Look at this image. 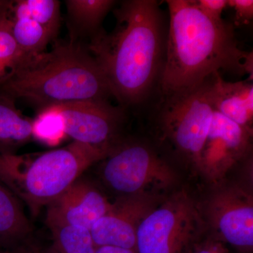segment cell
I'll return each instance as SVG.
<instances>
[{
	"mask_svg": "<svg viewBox=\"0 0 253 253\" xmlns=\"http://www.w3.org/2000/svg\"><path fill=\"white\" fill-rule=\"evenodd\" d=\"M169 27L159 78L165 97L192 90L219 71L253 78V51L239 47L234 26L203 14L194 0H167Z\"/></svg>",
	"mask_w": 253,
	"mask_h": 253,
	"instance_id": "1",
	"label": "cell"
},
{
	"mask_svg": "<svg viewBox=\"0 0 253 253\" xmlns=\"http://www.w3.org/2000/svg\"><path fill=\"white\" fill-rule=\"evenodd\" d=\"M116 27L100 31L87 48L123 108L139 104L159 81L166 40L155 0H128L114 11Z\"/></svg>",
	"mask_w": 253,
	"mask_h": 253,
	"instance_id": "2",
	"label": "cell"
},
{
	"mask_svg": "<svg viewBox=\"0 0 253 253\" xmlns=\"http://www.w3.org/2000/svg\"><path fill=\"white\" fill-rule=\"evenodd\" d=\"M0 90L40 110L112 96L104 73L87 46L80 42L59 43L20 64L0 83Z\"/></svg>",
	"mask_w": 253,
	"mask_h": 253,
	"instance_id": "3",
	"label": "cell"
},
{
	"mask_svg": "<svg viewBox=\"0 0 253 253\" xmlns=\"http://www.w3.org/2000/svg\"><path fill=\"white\" fill-rule=\"evenodd\" d=\"M114 146L73 141L38 156L0 154V183L24 201L33 215L48 206Z\"/></svg>",
	"mask_w": 253,
	"mask_h": 253,
	"instance_id": "4",
	"label": "cell"
},
{
	"mask_svg": "<svg viewBox=\"0 0 253 253\" xmlns=\"http://www.w3.org/2000/svg\"><path fill=\"white\" fill-rule=\"evenodd\" d=\"M202 216L194 199L178 191L156 206L141 221L136 253H189L203 229Z\"/></svg>",
	"mask_w": 253,
	"mask_h": 253,
	"instance_id": "5",
	"label": "cell"
},
{
	"mask_svg": "<svg viewBox=\"0 0 253 253\" xmlns=\"http://www.w3.org/2000/svg\"><path fill=\"white\" fill-rule=\"evenodd\" d=\"M101 176L106 185L120 198L156 194L176 180L172 168L154 150L139 143H117L104 159Z\"/></svg>",
	"mask_w": 253,
	"mask_h": 253,
	"instance_id": "6",
	"label": "cell"
},
{
	"mask_svg": "<svg viewBox=\"0 0 253 253\" xmlns=\"http://www.w3.org/2000/svg\"><path fill=\"white\" fill-rule=\"evenodd\" d=\"M212 77L192 90L166 97L160 115L166 138L196 167L214 111Z\"/></svg>",
	"mask_w": 253,
	"mask_h": 253,
	"instance_id": "7",
	"label": "cell"
},
{
	"mask_svg": "<svg viewBox=\"0 0 253 253\" xmlns=\"http://www.w3.org/2000/svg\"><path fill=\"white\" fill-rule=\"evenodd\" d=\"M206 214L216 239L239 251L253 248L252 194L239 186L218 188L208 200Z\"/></svg>",
	"mask_w": 253,
	"mask_h": 253,
	"instance_id": "8",
	"label": "cell"
},
{
	"mask_svg": "<svg viewBox=\"0 0 253 253\" xmlns=\"http://www.w3.org/2000/svg\"><path fill=\"white\" fill-rule=\"evenodd\" d=\"M65 133L73 141L91 146H114L124 122V108L109 101H86L56 105Z\"/></svg>",
	"mask_w": 253,
	"mask_h": 253,
	"instance_id": "9",
	"label": "cell"
},
{
	"mask_svg": "<svg viewBox=\"0 0 253 253\" xmlns=\"http://www.w3.org/2000/svg\"><path fill=\"white\" fill-rule=\"evenodd\" d=\"M253 129L236 124L214 111L197 168L214 184L251 152Z\"/></svg>",
	"mask_w": 253,
	"mask_h": 253,
	"instance_id": "10",
	"label": "cell"
},
{
	"mask_svg": "<svg viewBox=\"0 0 253 253\" xmlns=\"http://www.w3.org/2000/svg\"><path fill=\"white\" fill-rule=\"evenodd\" d=\"M161 203L156 194L119 198L89 230L96 249L116 247L135 251L136 231L141 221Z\"/></svg>",
	"mask_w": 253,
	"mask_h": 253,
	"instance_id": "11",
	"label": "cell"
},
{
	"mask_svg": "<svg viewBox=\"0 0 253 253\" xmlns=\"http://www.w3.org/2000/svg\"><path fill=\"white\" fill-rule=\"evenodd\" d=\"M112 206L92 184L78 179L47 206L48 226H74L90 230Z\"/></svg>",
	"mask_w": 253,
	"mask_h": 253,
	"instance_id": "12",
	"label": "cell"
},
{
	"mask_svg": "<svg viewBox=\"0 0 253 253\" xmlns=\"http://www.w3.org/2000/svg\"><path fill=\"white\" fill-rule=\"evenodd\" d=\"M214 111L239 126L253 129V84L252 82L231 83L216 73L211 83Z\"/></svg>",
	"mask_w": 253,
	"mask_h": 253,
	"instance_id": "13",
	"label": "cell"
},
{
	"mask_svg": "<svg viewBox=\"0 0 253 253\" xmlns=\"http://www.w3.org/2000/svg\"><path fill=\"white\" fill-rule=\"evenodd\" d=\"M33 120L16 108V99L0 90V154H16L33 138Z\"/></svg>",
	"mask_w": 253,
	"mask_h": 253,
	"instance_id": "14",
	"label": "cell"
},
{
	"mask_svg": "<svg viewBox=\"0 0 253 253\" xmlns=\"http://www.w3.org/2000/svg\"><path fill=\"white\" fill-rule=\"evenodd\" d=\"M71 42L82 36L94 37L103 20L116 4L113 0H66Z\"/></svg>",
	"mask_w": 253,
	"mask_h": 253,
	"instance_id": "15",
	"label": "cell"
},
{
	"mask_svg": "<svg viewBox=\"0 0 253 253\" xmlns=\"http://www.w3.org/2000/svg\"><path fill=\"white\" fill-rule=\"evenodd\" d=\"M60 4L57 0L0 1V15L9 18H31L54 39L61 26Z\"/></svg>",
	"mask_w": 253,
	"mask_h": 253,
	"instance_id": "16",
	"label": "cell"
},
{
	"mask_svg": "<svg viewBox=\"0 0 253 253\" xmlns=\"http://www.w3.org/2000/svg\"><path fill=\"white\" fill-rule=\"evenodd\" d=\"M30 231L29 221L16 196L0 183V245L16 242Z\"/></svg>",
	"mask_w": 253,
	"mask_h": 253,
	"instance_id": "17",
	"label": "cell"
},
{
	"mask_svg": "<svg viewBox=\"0 0 253 253\" xmlns=\"http://www.w3.org/2000/svg\"><path fill=\"white\" fill-rule=\"evenodd\" d=\"M9 28L18 49L26 60L44 52L53 38L39 23L29 18H9L0 15Z\"/></svg>",
	"mask_w": 253,
	"mask_h": 253,
	"instance_id": "18",
	"label": "cell"
},
{
	"mask_svg": "<svg viewBox=\"0 0 253 253\" xmlns=\"http://www.w3.org/2000/svg\"><path fill=\"white\" fill-rule=\"evenodd\" d=\"M33 138L42 144L56 146L67 137L64 123L57 106H52L38 111L33 120Z\"/></svg>",
	"mask_w": 253,
	"mask_h": 253,
	"instance_id": "19",
	"label": "cell"
},
{
	"mask_svg": "<svg viewBox=\"0 0 253 253\" xmlns=\"http://www.w3.org/2000/svg\"><path fill=\"white\" fill-rule=\"evenodd\" d=\"M58 253H96L90 231L74 226H50Z\"/></svg>",
	"mask_w": 253,
	"mask_h": 253,
	"instance_id": "20",
	"label": "cell"
},
{
	"mask_svg": "<svg viewBox=\"0 0 253 253\" xmlns=\"http://www.w3.org/2000/svg\"><path fill=\"white\" fill-rule=\"evenodd\" d=\"M25 60L10 33L7 23L0 18V83L24 62Z\"/></svg>",
	"mask_w": 253,
	"mask_h": 253,
	"instance_id": "21",
	"label": "cell"
},
{
	"mask_svg": "<svg viewBox=\"0 0 253 253\" xmlns=\"http://www.w3.org/2000/svg\"><path fill=\"white\" fill-rule=\"evenodd\" d=\"M200 11L211 19L222 21L223 11L228 6V0H194Z\"/></svg>",
	"mask_w": 253,
	"mask_h": 253,
	"instance_id": "22",
	"label": "cell"
},
{
	"mask_svg": "<svg viewBox=\"0 0 253 253\" xmlns=\"http://www.w3.org/2000/svg\"><path fill=\"white\" fill-rule=\"evenodd\" d=\"M228 6L235 11L237 26L249 24L253 18V0H228Z\"/></svg>",
	"mask_w": 253,
	"mask_h": 253,
	"instance_id": "23",
	"label": "cell"
},
{
	"mask_svg": "<svg viewBox=\"0 0 253 253\" xmlns=\"http://www.w3.org/2000/svg\"><path fill=\"white\" fill-rule=\"evenodd\" d=\"M189 253H230L224 243L216 239H208L203 242H196Z\"/></svg>",
	"mask_w": 253,
	"mask_h": 253,
	"instance_id": "24",
	"label": "cell"
},
{
	"mask_svg": "<svg viewBox=\"0 0 253 253\" xmlns=\"http://www.w3.org/2000/svg\"><path fill=\"white\" fill-rule=\"evenodd\" d=\"M96 253H136L134 250L121 249L116 247H100L96 249Z\"/></svg>",
	"mask_w": 253,
	"mask_h": 253,
	"instance_id": "25",
	"label": "cell"
},
{
	"mask_svg": "<svg viewBox=\"0 0 253 253\" xmlns=\"http://www.w3.org/2000/svg\"><path fill=\"white\" fill-rule=\"evenodd\" d=\"M14 253H42V251L31 246H24L15 251Z\"/></svg>",
	"mask_w": 253,
	"mask_h": 253,
	"instance_id": "26",
	"label": "cell"
},
{
	"mask_svg": "<svg viewBox=\"0 0 253 253\" xmlns=\"http://www.w3.org/2000/svg\"><path fill=\"white\" fill-rule=\"evenodd\" d=\"M42 253H58V252L56 249H55L54 245H52V246L42 251Z\"/></svg>",
	"mask_w": 253,
	"mask_h": 253,
	"instance_id": "27",
	"label": "cell"
}]
</instances>
